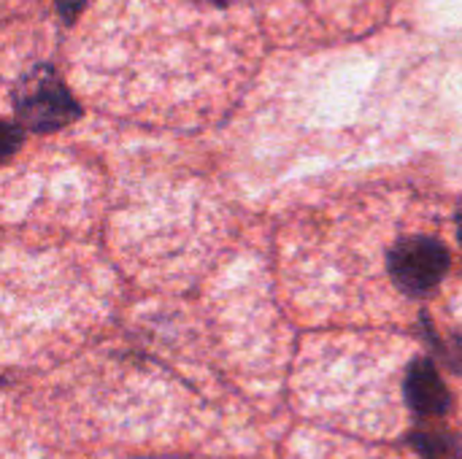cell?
I'll use <instances>...</instances> for the list:
<instances>
[{"label": "cell", "instance_id": "6da1fadb", "mask_svg": "<svg viewBox=\"0 0 462 459\" xmlns=\"http://www.w3.org/2000/svg\"><path fill=\"white\" fill-rule=\"evenodd\" d=\"M16 122L27 133L51 135L81 119L84 108L62 81L54 65L38 62L14 87Z\"/></svg>", "mask_w": 462, "mask_h": 459}, {"label": "cell", "instance_id": "7a4b0ae2", "mask_svg": "<svg viewBox=\"0 0 462 459\" xmlns=\"http://www.w3.org/2000/svg\"><path fill=\"white\" fill-rule=\"evenodd\" d=\"M387 268L393 281L414 295L422 298L428 292H433L441 279L449 271V252L441 241L430 238V235H409L401 238L390 254H387Z\"/></svg>", "mask_w": 462, "mask_h": 459}, {"label": "cell", "instance_id": "3957f363", "mask_svg": "<svg viewBox=\"0 0 462 459\" xmlns=\"http://www.w3.org/2000/svg\"><path fill=\"white\" fill-rule=\"evenodd\" d=\"M406 403L417 417L439 419L452 411V395L439 376L433 360H414L403 379Z\"/></svg>", "mask_w": 462, "mask_h": 459}, {"label": "cell", "instance_id": "277c9868", "mask_svg": "<svg viewBox=\"0 0 462 459\" xmlns=\"http://www.w3.org/2000/svg\"><path fill=\"white\" fill-rule=\"evenodd\" d=\"M411 446L422 459H462V441L449 430H417Z\"/></svg>", "mask_w": 462, "mask_h": 459}, {"label": "cell", "instance_id": "5b68a950", "mask_svg": "<svg viewBox=\"0 0 462 459\" xmlns=\"http://www.w3.org/2000/svg\"><path fill=\"white\" fill-rule=\"evenodd\" d=\"M24 127L19 122L0 119V165H5L24 143Z\"/></svg>", "mask_w": 462, "mask_h": 459}, {"label": "cell", "instance_id": "8992f818", "mask_svg": "<svg viewBox=\"0 0 462 459\" xmlns=\"http://www.w3.org/2000/svg\"><path fill=\"white\" fill-rule=\"evenodd\" d=\"M436 352L444 357V363L455 371V373H462V338H452V341H436Z\"/></svg>", "mask_w": 462, "mask_h": 459}, {"label": "cell", "instance_id": "52a82bcc", "mask_svg": "<svg viewBox=\"0 0 462 459\" xmlns=\"http://www.w3.org/2000/svg\"><path fill=\"white\" fill-rule=\"evenodd\" d=\"M92 0H54V8H57V16L62 19V24H76V19L84 14V8Z\"/></svg>", "mask_w": 462, "mask_h": 459}, {"label": "cell", "instance_id": "ba28073f", "mask_svg": "<svg viewBox=\"0 0 462 459\" xmlns=\"http://www.w3.org/2000/svg\"><path fill=\"white\" fill-rule=\"evenodd\" d=\"M195 3H203V5H214V8H227L230 3L236 0H195Z\"/></svg>", "mask_w": 462, "mask_h": 459}, {"label": "cell", "instance_id": "9c48e42d", "mask_svg": "<svg viewBox=\"0 0 462 459\" xmlns=\"http://www.w3.org/2000/svg\"><path fill=\"white\" fill-rule=\"evenodd\" d=\"M457 235H460V243H462V208H460V214H457Z\"/></svg>", "mask_w": 462, "mask_h": 459}]
</instances>
